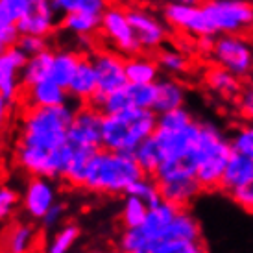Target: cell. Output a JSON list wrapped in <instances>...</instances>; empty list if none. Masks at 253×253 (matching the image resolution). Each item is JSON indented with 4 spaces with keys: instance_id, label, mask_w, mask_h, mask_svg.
Wrapping results in <instances>:
<instances>
[{
    "instance_id": "26",
    "label": "cell",
    "mask_w": 253,
    "mask_h": 253,
    "mask_svg": "<svg viewBox=\"0 0 253 253\" xmlns=\"http://www.w3.org/2000/svg\"><path fill=\"white\" fill-rule=\"evenodd\" d=\"M37 229L28 222H17L4 235L2 250L11 253H26L37 248Z\"/></svg>"
},
{
    "instance_id": "29",
    "label": "cell",
    "mask_w": 253,
    "mask_h": 253,
    "mask_svg": "<svg viewBox=\"0 0 253 253\" xmlns=\"http://www.w3.org/2000/svg\"><path fill=\"white\" fill-rule=\"evenodd\" d=\"M54 50H42L36 56H30L24 69H22V89H26L30 85L39 84L42 80H48L50 65H52Z\"/></svg>"
},
{
    "instance_id": "7",
    "label": "cell",
    "mask_w": 253,
    "mask_h": 253,
    "mask_svg": "<svg viewBox=\"0 0 253 253\" xmlns=\"http://www.w3.org/2000/svg\"><path fill=\"white\" fill-rule=\"evenodd\" d=\"M92 59L96 78H98V91L92 96L91 106H98L109 92L119 91L127 85L126 76V56L115 48H92L89 52Z\"/></svg>"
},
{
    "instance_id": "33",
    "label": "cell",
    "mask_w": 253,
    "mask_h": 253,
    "mask_svg": "<svg viewBox=\"0 0 253 253\" xmlns=\"http://www.w3.org/2000/svg\"><path fill=\"white\" fill-rule=\"evenodd\" d=\"M127 194H133V196L141 198L148 207L159 204L163 200L161 189H159V181H157L154 176H150V174H144L142 177H139V179L129 187Z\"/></svg>"
},
{
    "instance_id": "23",
    "label": "cell",
    "mask_w": 253,
    "mask_h": 253,
    "mask_svg": "<svg viewBox=\"0 0 253 253\" xmlns=\"http://www.w3.org/2000/svg\"><path fill=\"white\" fill-rule=\"evenodd\" d=\"M198 170V157L196 150L177 157H167L163 159L159 169L155 170L154 177L159 183L172 181V179H183V177H196Z\"/></svg>"
},
{
    "instance_id": "10",
    "label": "cell",
    "mask_w": 253,
    "mask_h": 253,
    "mask_svg": "<svg viewBox=\"0 0 253 253\" xmlns=\"http://www.w3.org/2000/svg\"><path fill=\"white\" fill-rule=\"evenodd\" d=\"M102 126L104 113L91 104H80L76 117L69 127L67 142L72 146L96 152L102 148Z\"/></svg>"
},
{
    "instance_id": "15",
    "label": "cell",
    "mask_w": 253,
    "mask_h": 253,
    "mask_svg": "<svg viewBox=\"0 0 253 253\" xmlns=\"http://www.w3.org/2000/svg\"><path fill=\"white\" fill-rule=\"evenodd\" d=\"M157 144L161 146V152L167 157H177V155L190 154L196 150L198 139H200V120L192 122L181 129H163L157 127L154 131Z\"/></svg>"
},
{
    "instance_id": "39",
    "label": "cell",
    "mask_w": 253,
    "mask_h": 253,
    "mask_svg": "<svg viewBox=\"0 0 253 253\" xmlns=\"http://www.w3.org/2000/svg\"><path fill=\"white\" fill-rule=\"evenodd\" d=\"M207 250L205 242H189V240H165L154 248L152 253H202Z\"/></svg>"
},
{
    "instance_id": "32",
    "label": "cell",
    "mask_w": 253,
    "mask_h": 253,
    "mask_svg": "<svg viewBox=\"0 0 253 253\" xmlns=\"http://www.w3.org/2000/svg\"><path fill=\"white\" fill-rule=\"evenodd\" d=\"M78 239H80V227L76 224H63L52 233V239L46 242L44 250L48 253H67L71 252Z\"/></svg>"
},
{
    "instance_id": "1",
    "label": "cell",
    "mask_w": 253,
    "mask_h": 253,
    "mask_svg": "<svg viewBox=\"0 0 253 253\" xmlns=\"http://www.w3.org/2000/svg\"><path fill=\"white\" fill-rule=\"evenodd\" d=\"M80 104L69 100L61 106L52 107H22L17 142L21 146L56 152L67 142V133L76 117Z\"/></svg>"
},
{
    "instance_id": "45",
    "label": "cell",
    "mask_w": 253,
    "mask_h": 253,
    "mask_svg": "<svg viewBox=\"0 0 253 253\" xmlns=\"http://www.w3.org/2000/svg\"><path fill=\"white\" fill-rule=\"evenodd\" d=\"M235 102L240 117L246 122H253V85H244Z\"/></svg>"
},
{
    "instance_id": "8",
    "label": "cell",
    "mask_w": 253,
    "mask_h": 253,
    "mask_svg": "<svg viewBox=\"0 0 253 253\" xmlns=\"http://www.w3.org/2000/svg\"><path fill=\"white\" fill-rule=\"evenodd\" d=\"M163 19L170 28L189 37L218 36L202 4H163Z\"/></svg>"
},
{
    "instance_id": "16",
    "label": "cell",
    "mask_w": 253,
    "mask_h": 253,
    "mask_svg": "<svg viewBox=\"0 0 253 253\" xmlns=\"http://www.w3.org/2000/svg\"><path fill=\"white\" fill-rule=\"evenodd\" d=\"M67 91L71 94V98L76 100L78 104H91L92 96L98 91V78H96V71H94L89 52H84L80 57V63L74 71V76H72Z\"/></svg>"
},
{
    "instance_id": "2",
    "label": "cell",
    "mask_w": 253,
    "mask_h": 253,
    "mask_svg": "<svg viewBox=\"0 0 253 253\" xmlns=\"http://www.w3.org/2000/svg\"><path fill=\"white\" fill-rule=\"evenodd\" d=\"M144 170L129 152L100 148L91 157L82 189L102 196H124Z\"/></svg>"
},
{
    "instance_id": "20",
    "label": "cell",
    "mask_w": 253,
    "mask_h": 253,
    "mask_svg": "<svg viewBox=\"0 0 253 253\" xmlns=\"http://www.w3.org/2000/svg\"><path fill=\"white\" fill-rule=\"evenodd\" d=\"M163 200L174 204L179 209H189V205L196 200L204 187L198 181V177H183V179H172V181L159 183Z\"/></svg>"
},
{
    "instance_id": "35",
    "label": "cell",
    "mask_w": 253,
    "mask_h": 253,
    "mask_svg": "<svg viewBox=\"0 0 253 253\" xmlns=\"http://www.w3.org/2000/svg\"><path fill=\"white\" fill-rule=\"evenodd\" d=\"M196 120V117L185 106L170 109V111L157 113V127H163V129H181V127L189 126Z\"/></svg>"
},
{
    "instance_id": "38",
    "label": "cell",
    "mask_w": 253,
    "mask_h": 253,
    "mask_svg": "<svg viewBox=\"0 0 253 253\" xmlns=\"http://www.w3.org/2000/svg\"><path fill=\"white\" fill-rule=\"evenodd\" d=\"M104 115H113V113H120L124 109H129L131 106V100H129V94H127L126 87H122L119 91L109 92L107 96H104V100L96 106Z\"/></svg>"
},
{
    "instance_id": "40",
    "label": "cell",
    "mask_w": 253,
    "mask_h": 253,
    "mask_svg": "<svg viewBox=\"0 0 253 253\" xmlns=\"http://www.w3.org/2000/svg\"><path fill=\"white\" fill-rule=\"evenodd\" d=\"M30 0H0V21L17 24L28 11Z\"/></svg>"
},
{
    "instance_id": "47",
    "label": "cell",
    "mask_w": 253,
    "mask_h": 253,
    "mask_svg": "<svg viewBox=\"0 0 253 253\" xmlns=\"http://www.w3.org/2000/svg\"><path fill=\"white\" fill-rule=\"evenodd\" d=\"M9 109H11V102L6 100L0 94V131L6 127L7 119H9Z\"/></svg>"
},
{
    "instance_id": "18",
    "label": "cell",
    "mask_w": 253,
    "mask_h": 253,
    "mask_svg": "<svg viewBox=\"0 0 253 253\" xmlns=\"http://www.w3.org/2000/svg\"><path fill=\"white\" fill-rule=\"evenodd\" d=\"M165 240L204 242V231H202V225L198 222V218L194 216L189 209H179L177 214L174 216V220L165 227V231L161 233L159 240L152 246V252H154V248L157 246L159 242H165Z\"/></svg>"
},
{
    "instance_id": "12",
    "label": "cell",
    "mask_w": 253,
    "mask_h": 253,
    "mask_svg": "<svg viewBox=\"0 0 253 253\" xmlns=\"http://www.w3.org/2000/svg\"><path fill=\"white\" fill-rule=\"evenodd\" d=\"M56 202V179L44 176H28V181L22 192V209L28 214L30 220L39 222Z\"/></svg>"
},
{
    "instance_id": "27",
    "label": "cell",
    "mask_w": 253,
    "mask_h": 253,
    "mask_svg": "<svg viewBox=\"0 0 253 253\" xmlns=\"http://www.w3.org/2000/svg\"><path fill=\"white\" fill-rule=\"evenodd\" d=\"M82 54L84 52H74V50H54L48 80L59 84L61 87H69Z\"/></svg>"
},
{
    "instance_id": "6",
    "label": "cell",
    "mask_w": 253,
    "mask_h": 253,
    "mask_svg": "<svg viewBox=\"0 0 253 253\" xmlns=\"http://www.w3.org/2000/svg\"><path fill=\"white\" fill-rule=\"evenodd\" d=\"M212 61L239 78L246 80L253 74V44L239 34H218L212 39Z\"/></svg>"
},
{
    "instance_id": "9",
    "label": "cell",
    "mask_w": 253,
    "mask_h": 253,
    "mask_svg": "<svg viewBox=\"0 0 253 253\" xmlns=\"http://www.w3.org/2000/svg\"><path fill=\"white\" fill-rule=\"evenodd\" d=\"M102 37L111 44V48L124 56H133L142 52V46L133 32V26L127 19V9L119 6H109L102 15Z\"/></svg>"
},
{
    "instance_id": "3",
    "label": "cell",
    "mask_w": 253,
    "mask_h": 253,
    "mask_svg": "<svg viewBox=\"0 0 253 253\" xmlns=\"http://www.w3.org/2000/svg\"><path fill=\"white\" fill-rule=\"evenodd\" d=\"M157 129V113L154 109L129 107L120 113L104 115L102 148L133 154L142 141Z\"/></svg>"
},
{
    "instance_id": "11",
    "label": "cell",
    "mask_w": 253,
    "mask_h": 253,
    "mask_svg": "<svg viewBox=\"0 0 253 253\" xmlns=\"http://www.w3.org/2000/svg\"><path fill=\"white\" fill-rule=\"evenodd\" d=\"M127 19L142 46V52H157L169 41V24L148 9L131 7L127 9Z\"/></svg>"
},
{
    "instance_id": "13",
    "label": "cell",
    "mask_w": 253,
    "mask_h": 253,
    "mask_svg": "<svg viewBox=\"0 0 253 253\" xmlns=\"http://www.w3.org/2000/svg\"><path fill=\"white\" fill-rule=\"evenodd\" d=\"M28 57V54L17 44L0 52V94L11 104L21 100L22 69Z\"/></svg>"
},
{
    "instance_id": "4",
    "label": "cell",
    "mask_w": 253,
    "mask_h": 253,
    "mask_svg": "<svg viewBox=\"0 0 253 253\" xmlns=\"http://www.w3.org/2000/svg\"><path fill=\"white\" fill-rule=\"evenodd\" d=\"M233 154L225 131L212 120H200V139L196 144V177L204 190H218L224 169Z\"/></svg>"
},
{
    "instance_id": "24",
    "label": "cell",
    "mask_w": 253,
    "mask_h": 253,
    "mask_svg": "<svg viewBox=\"0 0 253 253\" xmlns=\"http://www.w3.org/2000/svg\"><path fill=\"white\" fill-rule=\"evenodd\" d=\"M126 76L127 84H155L161 78V67L155 56L148 54H133L126 56Z\"/></svg>"
},
{
    "instance_id": "37",
    "label": "cell",
    "mask_w": 253,
    "mask_h": 253,
    "mask_svg": "<svg viewBox=\"0 0 253 253\" xmlns=\"http://www.w3.org/2000/svg\"><path fill=\"white\" fill-rule=\"evenodd\" d=\"M233 146V152L244 154L253 159V122H246L239 126L229 137Z\"/></svg>"
},
{
    "instance_id": "22",
    "label": "cell",
    "mask_w": 253,
    "mask_h": 253,
    "mask_svg": "<svg viewBox=\"0 0 253 253\" xmlns=\"http://www.w3.org/2000/svg\"><path fill=\"white\" fill-rule=\"evenodd\" d=\"M157 98H155V113L170 111L176 107L185 106L187 102V89L176 76H161L157 82Z\"/></svg>"
},
{
    "instance_id": "30",
    "label": "cell",
    "mask_w": 253,
    "mask_h": 253,
    "mask_svg": "<svg viewBox=\"0 0 253 253\" xmlns=\"http://www.w3.org/2000/svg\"><path fill=\"white\" fill-rule=\"evenodd\" d=\"M133 155H135V159H137V163L141 165V169L144 170V174H150V176H154L155 170L159 169V165H161L163 159H165V155H163V152H161V146L157 144L154 133L150 135L146 141H142L141 144H139V148L133 152Z\"/></svg>"
},
{
    "instance_id": "46",
    "label": "cell",
    "mask_w": 253,
    "mask_h": 253,
    "mask_svg": "<svg viewBox=\"0 0 253 253\" xmlns=\"http://www.w3.org/2000/svg\"><path fill=\"white\" fill-rule=\"evenodd\" d=\"M19 37H21V32L17 28V24L0 21V52L9 48V46H15Z\"/></svg>"
},
{
    "instance_id": "17",
    "label": "cell",
    "mask_w": 253,
    "mask_h": 253,
    "mask_svg": "<svg viewBox=\"0 0 253 253\" xmlns=\"http://www.w3.org/2000/svg\"><path fill=\"white\" fill-rule=\"evenodd\" d=\"M71 100V94L67 87H61L52 80H42L39 84H34L22 89L21 104L22 107H52L61 106Z\"/></svg>"
},
{
    "instance_id": "19",
    "label": "cell",
    "mask_w": 253,
    "mask_h": 253,
    "mask_svg": "<svg viewBox=\"0 0 253 253\" xmlns=\"http://www.w3.org/2000/svg\"><path fill=\"white\" fill-rule=\"evenodd\" d=\"M204 84L209 91L222 100H237V96L242 91V78L233 74L224 67L214 63V67H209L204 72Z\"/></svg>"
},
{
    "instance_id": "48",
    "label": "cell",
    "mask_w": 253,
    "mask_h": 253,
    "mask_svg": "<svg viewBox=\"0 0 253 253\" xmlns=\"http://www.w3.org/2000/svg\"><path fill=\"white\" fill-rule=\"evenodd\" d=\"M163 4H202L204 0H159Z\"/></svg>"
},
{
    "instance_id": "36",
    "label": "cell",
    "mask_w": 253,
    "mask_h": 253,
    "mask_svg": "<svg viewBox=\"0 0 253 253\" xmlns=\"http://www.w3.org/2000/svg\"><path fill=\"white\" fill-rule=\"evenodd\" d=\"M126 91L133 107L154 109L157 98V84H127Z\"/></svg>"
},
{
    "instance_id": "44",
    "label": "cell",
    "mask_w": 253,
    "mask_h": 253,
    "mask_svg": "<svg viewBox=\"0 0 253 253\" xmlns=\"http://www.w3.org/2000/svg\"><path fill=\"white\" fill-rule=\"evenodd\" d=\"M229 198L239 205L240 209L253 214V177L248 183H244L242 187L229 192Z\"/></svg>"
},
{
    "instance_id": "5",
    "label": "cell",
    "mask_w": 253,
    "mask_h": 253,
    "mask_svg": "<svg viewBox=\"0 0 253 253\" xmlns=\"http://www.w3.org/2000/svg\"><path fill=\"white\" fill-rule=\"evenodd\" d=\"M202 6L216 34L246 36L253 32V2L250 0H204Z\"/></svg>"
},
{
    "instance_id": "14",
    "label": "cell",
    "mask_w": 253,
    "mask_h": 253,
    "mask_svg": "<svg viewBox=\"0 0 253 253\" xmlns=\"http://www.w3.org/2000/svg\"><path fill=\"white\" fill-rule=\"evenodd\" d=\"M59 17L52 0H30L28 11L17 22V28L21 34L50 37L59 28Z\"/></svg>"
},
{
    "instance_id": "21",
    "label": "cell",
    "mask_w": 253,
    "mask_h": 253,
    "mask_svg": "<svg viewBox=\"0 0 253 253\" xmlns=\"http://www.w3.org/2000/svg\"><path fill=\"white\" fill-rule=\"evenodd\" d=\"M252 177H253V159L244 154L233 152L227 165H225L222 179H220V189L218 190H224L225 194H229L235 189H239L244 183L250 181Z\"/></svg>"
},
{
    "instance_id": "31",
    "label": "cell",
    "mask_w": 253,
    "mask_h": 253,
    "mask_svg": "<svg viewBox=\"0 0 253 253\" xmlns=\"http://www.w3.org/2000/svg\"><path fill=\"white\" fill-rule=\"evenodd\" d=\"M148 207L141 198L133 196V194H124L122 200V207H120V224L122 229H129V227H139L144 222L148 214Z\"/></svg>"
},
{
    "instance_id": "41",
    "label": "cell",
    "mask_w": 253,
    "mask_h": 253,
    "mask_svg": "<svg viewBox=\"0 0 253 253\" xmlns=\"http://www.w3.org/2000/svg\"><path fill=\"white\" fill-rule=\"evenodd\" d=\"M65 216H67V205L63 202H56V204L50 207L46 214L39 220L42 233H54L57 227H61L65 224Z\"/></svg>"
},
{
    "instance_id": "43",
    "label": "cell",
    "mask_w": 253,
    "mask_h": 253,
    "mask_svg": "<svg viewBox=\"0 0 253 253\" xmlns=\"http://www.w3.org/2000/svg\"><path fill=\"white\" fill-rule=\"evenodd\" d=\"M50 37H41V36H32V34H21L17 46L22 48L28 56H36L42 50L50 48Z\"/></svg>"
},
{
    "instance_id": "28",
    "label": "cell",
    "mask_w": 253,
    "mask_h": 253,
    "mask_svg": "<svg viewBox=\"0 0 253 253\" xmlns=\"http://www.w3.org/2000/svg\"><path fill=\"white\" fill-rule=\"evenodd\" d=\"M155 59L161 67V72L167 76H183L187 74L190 69L189 56L179 48H172V46H161L155 52Z\"/></svg>"
},
{
    "instance_id": "34",
    "label": "cell",
    "mask_w": 253,
    "mask_h": 253,
    "mask_svg": "<svg viewBox=\"0 0 253 253\" xmlns=\"http://www.w3.org/2000/svg\"><path fill=\"white\" fill-rule=\"evenodd\" d=\"M57 13H72V11H85V13L104 15L107 7L111 6L109 0H52Z\"/></svg>"
},
{
    "instance_id": "25",
    "label": "cell",
    "mask_w": 253,
    "mask_h": 253,
    "mask_svg": "<svg viewBox=\"0 0 253 253\" xmlns=\"http://www.w3.org/2000/svg\"><path fill=\"white\" fill-rule=\"evenodd\" d=\"M102 28V15L85 13V11H72L59 17V30L69 32L74 37L96 36Z\"/></svg>"
},
{
    "instance_id": "42",
    "label": "cell",
    "mask_w": 253,
    "mask_h": 253,
    "mask_svg": "<svg viewBox=\"0 0 253 253\" xmlns=\"http://www.w3.org/2000/svg\"><path fill=\"white\" fill-rule=\"evenodd\" d=\"M21 202V196L15 189L7 187V185L0 187V224L11 218V214L15 212V209L19 207Z\"/></svg>"
}]
</instances>
